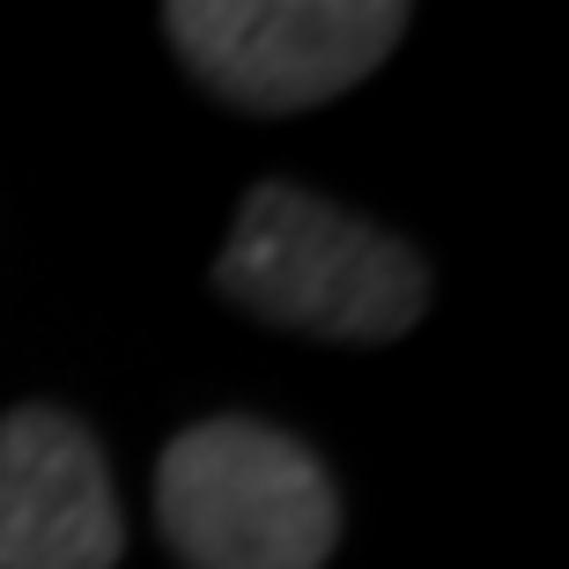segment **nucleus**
I'll list each match as a JSON object with an SVG mask.
<instances>
[{"instance_id": "nucleus-1", "label": "nucleus", "mask_w": 569, "mask_h": 569, "mask_svg": "<svg viewBox=\"0 0 569 569\" xmlns=\"http://www.w3.org/2000/svg\"><path fill=\"white\" fill-rule=\"evenodd\" d=\"M208 281L259 326L333 348H392L422 326L437 296V267L422 259V244L296 178L244 186Z\"/></svg>"}, {"instance_id": "nucleus-2", "label": "nucleus", "mask_w": 569, "mask_h": 569, "mask_svg": "<svg viewBox=\"0 0 569 569\" xmlns=\"http://www.w3.org/2000/svg\"><path fill=\"white\" fill-rule=\"evenodd\" d=\"M156 532L186 569H326L348 532L333 466L267 415L186 422L156 459Z\"/></svg>"}, {"instance_id": "nucleus-3", "label": "nucleus", "mask_w": 569, "mask_h": 569, "mask_svg": "<svg viewBox=\"0 0 569 569\" xmlns=\"http://www.w3.org/2000/svg\"><path fill=\"white\" fill-rule=\"evenodd\" d=\"M415 30L407 0H170L163 38L192 82L252 119L362 89Z\"/></svg>"}, {"instance_id": "nucleus-4", "label": "nucleus", "mask_w": 569, "mask_h": 569, "mask_svg": "<svg viewBox=\"0 0 569 569\" xmlns=\"http://www.w3.org/2000/svg\"><path fill=\"white\" fill-rule=\"evenodd\" d=\"M127 510L104 437L60 400L0 415V569H119Z\"/></svg>"}]
</instances>
